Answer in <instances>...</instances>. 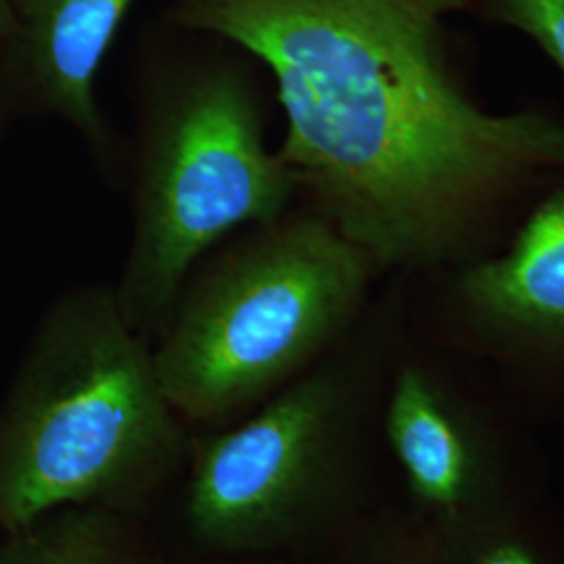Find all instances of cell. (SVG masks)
Returning a JSON list of instances; mask_svg holds the SVG:
<instances>
[{
  "mask_svg": "<svg viewBox=\"0 0 564 564\" xmlns=\"http://www.w3.org/2000/svg\"><path fill=\"white\" fill-rule=\"evenodd\" d=\"M456 362V351L403 330L381 416L395 494L442 542L552 498L519 403L477 387Z\"/></svg>",
  "mask_w": 564,
  "mask_h": 564,
  "instance_id": "cell-6",
  "label": "cell"
},
{
  "mask_svg": "<svg viewBox=\"0 0 564 564\" xmlns=\"http://www.w3.org/2000/svg\"><path fill=\"white\" fill-rule=\"evenodd\" d=\"M137 564H284L279 561H226V558H205L186 554L181 550L158 544Z\"/></svg>",
  "mask_w": 564,
  "mask_h": 564,
  "instance_id": "cell-13",
  "label": "cell"
},
{
  "mask_svg": "<svg viewBox=\"0 0 564 564\" xmlns=\"http://www.w3.org/2000/svg\"><path fill=\"white\" fill-rule=\"evenodd\" d=\"M395 307L366 312L345 341L241 421L195 431L158 544L226 561L323 564L395 494L383 395L403 335Z\"/></svg>",
  "mask_w": 564,
  "mask_h": 564,
  "instance_id": "cell-2",
  "label": "cell"
},
{
  "mask_svg": "<svg viewBox=\"0 0 564 564\" xmlns=\"http://www.w3.org/2000/svg\"><path fill=\"white\" fill-rule=\"evenodd\" d=\"M379 272L321 214L251 228L197 265L153 343L167 400L195 431L241 421L354 333Z\"/></svg>",
  "mask_w": 564,
  "mask_h": 564,
  "instance_id": "cell-4",
  "label": "cell"
},
{
  "mask_svg": "<svg viewBox=\"0 0 564 564\" xmlns=\"http://www.w3.org/2000/svg\"><path fill=\"white\" fill-rule=\"evenodd\" d=\"M155 545L149 523L97 508H61L0 533V564H137Z\"/></svg>",
  "mask_w": 564,
  "mask_h": 564,
  "instance_id": "cell-9",
  "label": "cell"
},
{
  "mask_svg": "<svg viewBox=\"0 0 564 564\" xmlns=\"http://www.w3.org/2000/svg\"><path fill=\"white\" fill-rule=\"evenodd\" d=\"M323 564H447L440 535L403 502L387 498Z\"/></svg>",
  "mask_w": 564,
  "mask_h": 564,
  "instance_id": "cell-11",
  "label": "cell"
},
{
  "mask_svg": "<svg viewBox=\"0 0 564 564\" xmlns=\"http://www.w3.org/2000/svg\"><path fill=\"white\" fill-rule=\"evenodd\" d=\"M475 0H174L182 25L272 74L279 149L300 191L379 270L460 253L540 176L564 172V123L489 113L449 69L445 23Z\"/></svg>",
  "mask_w": 564,
  "mask_h": 564,
  "instance_id": "cell-1",
  "label": "cell"
},
{
  "mask_svg": "<svg viewBox=\"0 0 564 564\" xmlns=\"http://www.w3.org/2000/svg\"><path fill=\"white\" fill-rule=\"evenodd\" d=\"M442 544L447 564H564V514L547 498Z\"/></svg>",
  "mask_w": 564,
  "mask_h": 564,
  "instance_id": "cell-10",
  "label": "cell"
},
{
  "mask_svg": "<svg viewBox=\"0 0 564 564\" xmlns=\"http://www.w3.org/2000/svg\"><path fill=\"white\" fill-rule=\"evenodd\" d=\"M9 41L32 101L69 123L95 151L109 144L97 78L134 0H9Z\"/></svg>",
  "mask_w": 564,
  "mask_h": 564,
  "instance_id": "cell-8",
  "label": "cell"
},
{
  "mask_svg": "<svg viewBox=\"0 0 564 564\" xmlns=\"http://www.w3.org/2000/svg\"><path fill=\"white\" fill-rule=\"evenodd\" d=\"M473 7L535 42L564 76V0H475Z\"/></svg>",
  "mask_w": 564,
  "mask_h": 564,
  "instance_id": "cell-12",
  "label": "cell"
},
{
  "mask_svg": "<svg viewBox=\"0 0 564 564\" xmlns=\"http://www.w3.org/2000/svg\"><path fill=\"white\" fill-rule=\"evenodd\" d=\"M18 21L9 0H0V41L9 42L15 36Z\"/></svg>",
  "mask_w": 564,
  "mask_h": 564,
  "instance_id": "cell-14",
  "label": "cell"
},
{
  "mask_svg": "<svg viewBox=\"0 0 564 564\" xmlns=\"http://www.w3.org/2000/svg\"><path fill=\"white\" fill-rule=\"evenodd\" d=\"M195 429L163 391L153 343L116 289L61 293L36 324L0 400V533L61 508L151 527L178 491Z\"/></svg>",
  "mask_w": 564,
  "mask_h": 564,
  "instance_id": "cell-3",
  "label": "cell"
},
{
  "mask_svg": "<svg viewBox=\"0 0 564 564\" xmlns=\"http://www.w3.org/2000/svg\"><path fill=\"white\" fill-rule=\"evenodd\" d=\"M297 193L237 65L203 63L167 82L144 121L130 249L113 284L128 324L158 341L205 253L241 226L281 220Z\"/></svg>",
  "mask_w": 564,
  "mask_h": 564,
  "instance_id": "cell-5",
  "label": "cell"
},
{
  "mask_svg": "<svg viewBox=\"0 0 564 564\" xmlns=\"http://www.w3.org/2000/svg\"><path fill=\"white\" fill-rule=\"evenodd\" d=\"M426 339L498 366L527 400L564 395V186L533 209L505 253L452 281Z\"/></svg>",
  "mask_w": 564,
  "mask_h": 564,
  "instance_id": "cell-7",
  "label": "cell"
}]
</instances>
